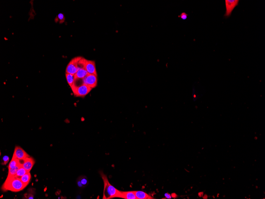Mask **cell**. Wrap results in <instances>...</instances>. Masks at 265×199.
Returning a JSON list of instances; mask_svg holds the SVG:
<instances>
[{
  "label": "cell",
  "instance_id": "6da1fadb",
  "mask_svg": "<svg viewBox=\"0 0 265 199\" xmlns=\"http://www.w3.org/2000/svg\"><path fill=\"white\" fill-rule=\"evenodd\" d=\"M99 173L104 182L103 199H110L115 198H120L122 191L115 188L110 183L107 176L103 171H100Z\"/></svg>",
  "mask_w": 265,
  "mask_h": 199
},
{
  "label": "cell",
  "instance_id": "7a4b0ae2",
  "mask_svg": "<svg viewBox=\"0 0 265 199\" xmlns=\"http://www.w3.org/2000/svg\"><path fill=\"white\" fill-rule=\"evenodd\" d=\"M26 187L20 178L16 176L7 177L2 185V189L3 191L18 192L22 190Z\"/></svg>",
  "mask_w": 265,
  "mask_h": 199
},
{
  "label": "cell",
  "instance_id": "3957f363",
  "mask_svg": "<svg viewBox=\"0 0 265 199\" xmlns=\"http://www.w3.org/2000/svg\"><path fill=\"white\" fill-rule=\"evenodd\" d=\"M79 66L80 68H84L89 74H94L97 76L95 61L87 60L82 57L79 61Z\"/></svg>",
  "mask_w": 265,
  "mask_h": 199
},
{
  "label": "cell",
  "instance_id": "277c9868",
  "mask_svg": "<svg viewBox=\"0 0 265 199\" xmlns=\"http://www.w3.org/2000/svg\"><path fill=\"white\" fill-rule=\"evenodd\" d=\"M71 88L74 96L77 97H84L92 89V88L83 84L79 86L74 84Z\"/></svg>",
  "mask_w": 265,
  "mask_h": 199
},
{
  "label": "cell",
  "instance_id": "5b68a950",
  "mask_svg": "<svg viewBox=\"0 0 265 199\" xmlns=\"http://www.w3.org/2000/svg\"><path fill=\"white\" fill-rule=\"evenodd\" d=\"M82 58L81 57H77L72 59L66 67V73L73 75L75 74L80 68L79 62Z\"/></svg>",
  "mask_w": 265,
  "mask_h": 199
},
{
  "label": "cell",
  "instance_id": "8992f818",
  "mask_svg": "<svg viewBox=\"0 0 265 199\" xmlns=\"http://www.w3.org/2000/svg\"><path fill=\"white\" fill-rule=\"evenodd\" d=\"M82 80L83 84L86 85L92 89L97 85V76L94 74H88Z\"/></svg>",
  "mask_w": 265,
  "mask_h": 199
},
{
  "label": "cell",
  "instance_id": "52a82bcc",
  "mask_svg": "<svg viewBox=\"0 0 265 199\" xmlns=\"http://www.w3.org/2000/svg\"><path fill=\"white\" fill-rule=\"evenodd\" d=\"M239 1V0H225L226 12L224 15L225 17H229L231 16L232 11L238 5Z\"/></svg>",
  "mask_w": 265,
  "mask_h": 199
},
{
  "label": "cell",
  "instance_id": "ba28073f",
  "mask_svg": "<svg viewBox=\"0 0 265 199\" xmlns=\"http://www.w3.org/2000/svg\"><path fill=\"white\" fill-rule=\"evenodd\" d=\"M30 157L20 147L17 146L15 148L12 158L24 161L25 158Z\"/></svg>",
  "mask_w": 265,
  "mask_h": 199
},
{
  "label": "cell",
  "instance_id": "9c48e42d",
  "mask_svg": "<svg viewBox=\"0 0 265 199\" xmlns=\"http://www.w3.org/2000/svg\"><path fill=\"white\" fill-rule=\"evenodd\" d=\"M35 163V161L33 158L31 157H28L24 159V162L22 163V166L28 172H30L33 167Z\"/></svg>",
  "mask_w": 265,
  "mask_h": 199
},
{
  "label": "cell",
  "instance_id": "30bf717a",
  "mask_svg": "<svg viewBox=\"0 0 265 199\" xmlns=\"http://www.w3.org/2000/svg\"><path fill=\"white\" fill-rule=\"evenodd\" d=\"M136 197L137 199H154L149 194H147L142 191H134Z\"/></svg>",
  "mask_w": 265,
  "mask_h": 199
},
{
  "label": "cell",
  "instance_id": "8fae6325",
  "mask_svg": "<svg viewBox=\"0 0 265 199\" xmlns=\"http://www.w3.org/2000/svg\"><path fill=\"white\" fill-rule=\"evenodd\" d=\"M89 74L88 72L84 68H80L78 70L77 72L74 74L75 76V81L78 79H83Z\"/></svg>",
  "mask_w": 265,
  "mask_h": 199
},
{
  "label": "cell",
  "instance_id": "7c38bea8",
  "mask_svg": "<svg viewBox=\"0 0 265 199\" xmlns=\"http://www.w3.org/2000/svg\"><path fill=\"white\" fill-rule=\"evenodd\" d=\"M120 198L125 199H137L134 191H122Z\"/></svg>",
  "mask_w": 265,
  "mask_h": 199
},
{
  "label": "cell",
  "instance_id": "4fadbf2b",
  "mask_svg": "<svg viewBox=\"0 0 265 199\" xmlns=\"http://www.w3.org/2000/svg\"><path fill=\"white\" fill-rule=\"evenodd\" d=\"M31 175L30 172H28L26 174L22 176L20 178V179L22 183L27 187V186L30 183V180H31Z\"/></svg>",
  "mask_w": 265,
  "mask_h": 199
},
{
  "label": "cell",
  "instance_id": "5bb4252c",
  "mask_svg": "<svg viewBox=\"0 0 265 199\" xmlns=\"http://www.w3.org/2000/svg\"><path fill=\"white\" fill-rule=\"evenodd\" d=\"M66 77L68 84L71 88L75 84V76L73 74L66 73Z\"/></svg>",
  "mask_w": 265,
  "mask_h": 199
},
{
  "label": "cell",
  "instance_id": "9a60e30c",
  "mask_svg": "<svg viewBox=\"0 0 265 199\" xmlns=\"http://www.w3.org/2000/svg\"><path fill=\"white\" fill-rule=\"evenodd\" d=\"M22 166V164L21 165H18L16 167H14L13 168H10L9 169V173L7 177H13L15 176L17 171L18 169Z\"/></svg>",
  "mask_w": 265,
  "mask_h": 199
},
{
  "label": "cell",
  "instance_id": "2e32d148",
  "mask_svg": "<svg viewBox=\"0 0 265 199\" xmlns=\"http://www.w3.org/2000/svg\"><path fill=\"white\" fill-rule=\"evenodd\" d=\"M21 164L20 162V160H19V159L12 158L11 161L9 163V166L8 167V168L10 169V168H13L14 167H16L18 165H21Z\"/></svg>",
  "mask_w": 265,
  "mask_h": 199
},
{
  "label": "cell",
  "instance_id": "e0dca14e",
  "mask_svg": "<svg viewBox=\"0 0 265 199\" xmlns=\"http://www.w3.org/2000/svg\"><path fill=\"white\" fill-rule=\"evenodd\" d=\"M28 173L27 171L24 168H23L22 166L18 169L17 171V173L15 176L17 177L20 178L22 176L24 175V174Z\"/></svg>",
  "mask_w": 265,
  "mask_h": 199
},
{
  "label": "cell",
  "instance_id": "ac0fdd59",
  "mask_svg": "<svg viewBox=\"0 0 265 199\" xmlns=\"http://www.w3.org/2000/svg\"><path fill=\"white\" fill-rule=\"evenodd\" d=\"M65 19L64 16L63 14L60 13L59 14L58 16H57L55 20L56 23H57L58 21H59V23L61 24V23H63L64 22Z\"/></svg>",
  "mask_w": 265,
  "mask_h": 199
},
{
  "label": "cell",
  "instance_id": "d6986e66",
  "mask_svg": "<svg viewBox=\"0 0 265 199\" xmlns=\"http://www.w3.org/2000/svg\"><path fill=\"white\" fill-rule=\"evenodd\" d=\"M29 192L26 193L24 194V196L27 199H34V191H33V189H30L28 190Z\"/></svg>",
  "mask_w": 265,
  "mask_h": 199
},
{
  "label": "cell",
  "instance_id": "ffe728a7",
  "mask_svg": "<svg viewBox=\"0 0 265 199\" xmlns=\"http://www.w3.org/2000/svg\"><path fill=\"white\" fill-rule=\"evenodd\" d=\"M79 179H80L81 184H82L83 185V187H85V186L88 185V180L86 177L85 176H80V177L79 178Z\"/></svg>",
  "mask_w": 265,
  "mask_h": 199
},
{
  "label": "cell",
  "instance_id": "44dd1931",
  "mask_svg": "<svg viewBox=\"0 0 265 199\" xmlns=\"http://www.w3.org/2000/svg\"><path fill=\"white\" fill-rule=\"evenodd\" d=\"M188 15L185 12H182L179 17L183 20H186L188 18Z\"/></svg>",
  "mask_w": 265,
  "mask_h": 199
},
{
  "label": "cell",
  "instance_id": "7402d4cb",
  "mask_svg": "<svg viewBox=\"0 0 265 199\" xmlns=\"http://www.w3.org/2000/svg\"><path fill=\"white\" fill-rule=\"evenodd\" d=\"M3 165H6L9 162V158L8 156L5 155L3 157Z\"/></svg>",
  "mask_w": 265,
  "mask_h": 199
},
{
  "label": "cell",
  "instance_id": "603a6c76",
  "mask_svg": "<svg viewBox=\"0 0 265 199\" xmlns=\"http://www.w3.org/2000/svg\"><path fill=\"white\" fill-rule=\"evenodd\" d=\"M77 184L78 186L79 187H80V188H83V187H83V185L82 184H81V181H80V180L79 179H78L77 180Z\"/></svg>",
  "mask_w": 265,
  "mask_h": 199
}]
</instances>
